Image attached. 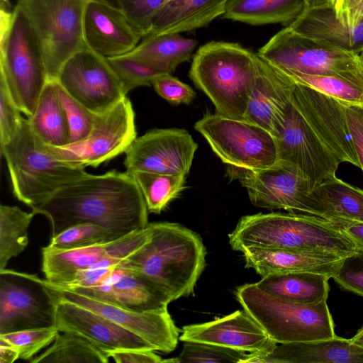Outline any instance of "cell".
<instances>
[{
    "instance_id": "ffe728a7",
    "label": "cell",
    "mask_w": 363,
    "mask_h": 363,
    "mask_svg": "<svg viewBox=\"0 0 363 363\" xmlns=\"http://www.w3.org/2000/svg\"><path fill=\"white\" fill-rule=\"evenodd\" d=\"M150 235L148 224L144 229L104 244L70 250L44 247L41 251L45 279L53 284L63 285L79 271L120 263L144 245Z\"/></svg>"
},
{
    "instance_id": "f5cc1de1",
    "label": "cell",
    "mask_w": 363,
    "mask_h": 363,
    "mask_svg": "<svg viewBox=\"0 0 363 363\" xmlns=\"http://www.w3.org/2000/svg\"><path fill=\"white\" fill-rule=\"evenodd\" d=\"M306 9L333 6L334 0H305Z\"/></svg>"
},
{
    "instance_id": "1f68e13d",
    "label": "cell",
    "mask_w": 363,
    "mask_h": 363,
    "mask_svg": "<svg viewBox=\"0 0 363 363\" xmlns=\"http://www.w3.org/2000/svg\"><path fill=\"white\" fill-rule=\"evenodd\" d=\"M35 135L55 147L69 144V128L55 80H48L38 99L33 114L27 118Z\"/></svg>"
},
{
    "instance_id": "60d3db41",
    "label": "cell",
    "mask_w": 363,
    "mask_h": 363,
    "mask_svg": "<svg viewBox=\"0 0 363 363\" xmlns=\"http://www.w3.org/2000/svg\"><path fill=\"white\" fill-rule=\"evenodd\" d=\"M55 84L69 128V144L80 142L89 134L96 114L71 96L57 80Z\"/></svg>"
},
{
    "instance_id": "ee69618b",
    "label": "cell",
    "mask_w": 363,
    "mask_h": 363,
    "mask_svg": "<svg viewBox=\"0 0 363 363\" xmlns=\"http://www.w3.org/2000/svg\"><path fill=\"white\" fill-rule=\"evenodd\" d=\"M332 279L342 289L363 297V250L344 257Z\"/></svg>"
},
{
    "instance_id": "6da1fadb",
    "label": "cell",
    "mask_w": 363,
    "mask_h": 363,
    "mask_svg": "<svg viewBox=\"0 0 363 363\" xmlns=\"http://www.w3.org/2000/svg\"><path fill=\"white\" fill-rule=\"evenodd\" d=\"M32 211L48 218L51 237L85 222L125 233L149 224V212L137 182L128 171L116 169L99 175L86 173Z\"/></svg>"
},
{
    "instance_id": "d6986e66",
    "label": "cell",
    "mask_w": 363,
    "mask_h": 363,
    "mask_svg": "<svg viewBox=\"0 0 363 363\" xmlns=\"http://www.w3.org/2000/svg\"><path fill=\"white\" fill-rule=\"evenodd\" d=\"M291 101L321 142L341 162L360 167L346 116V104L295 83Z\"/></svg>"
},
{
    "instance_id": "52a82bcc",
    "label": "cell",
    "mask_w": 363,
    "mask_h": 363,
    "mask_svg": "<svg viewBox=\"0 0 363 363\" xmlns=\"http://www.w3.org/2000/svg\"><path fill=\"white\" fill-rule=\"evenodd\" d=\"M257 55L277 70L343 78L363 87L358 54L300 35L288 26L259 48Z\"/></svg>"
},
{
    "instance_id": "3957f363",
    "label": "cell",
    "mask_w": 363,
    "mask_h": 363,
    "mask_svg": "<svg viewBox=\"0 0 363 363\" xmlns=\"http://www.w3.org/2000/svg\"><path fill=\"white\" fill-rule=\"evenodd\" d=\"M149 226L150 240L123 263L164 289L174 301L193 295L206 266L201 238L176 223H151Z\"/></svg>"
},
{
    "instance_id": "f907efd6",
    "label": "cell",
    "mask_w": 363,
    "mask_h": 363,
    "mask_svg": "<svg viewBox=\"0 0 363 363\" xmlns=\"http://www.w3.org/2000/svg\"><path fill=\"white\" fill-rule=\"evenodd\" d=\"M333 224L337 226L351 240L357 250H363L362 222L340 221Z\"/></svg>"
},
{
    "instance_id": "8d00e7d4",
    "label": "cell",
    "mask_w": 363,
    "mask_h": 363,
    "mask_svg": "<svg viewBox=\"0 0 363 363\" xmlns=\"http://www.w3.org/2000/svg\"><path fill=\"white\" fill-rule=\"evenodd\" d=\"M128 234L94 223L85 222L72 225L57 235L50 237L48 246L57 250L80 248L107 243Z\"/></svg>"
},
{
    "instance_id": "d4e9b609",
    "label": "cell",
    "mask_w": 363,
    "mask_h": 363,
    "mask_svg": "<svg viewBox=\"0 0 363 363\" xmlns=\"http://www.w3.org/2000/svg\"><path fill=\"white\" fill-rule=\"evenodd\" d=\"M363 363V348L351 339L332 338L277 344L263 353H250L244 363Z\"/></svg>"
},
{
    "instance_id": "681fc988",
    "label": "cell",
    "mask_w": 363,
    "mask_h": 363,
    "mask_svg": "<svg viewBox=\"0 0 363 363\" xmlns=\"http://www.w3.org/2000/svg\"><path fill=\"white\" fill-rule=\"evenodd\" d=\"M333 7L337 17L347 24L355 26L363 19V0H334Z\"/></svg>"
},
{
    "instance_id": "e0dca14e",
    "label": "cell",
    "mask_w": 363,
    "mask_h": 363,
    "mask_svg": "<svg viewBox=\"0 0 363 363\" xmlns=\"http://www.w3.org/2000/svg\"><path fill=\"white\" fill-rule=\"evenodd\" d=\"M33 276L53 296L70 301L104 316L140 336L155 351L169 353L177 345L180 330L176 326L168 309L133 311L54 285L37 275Z\"/></svg>"
},
{
    "instance_id": "f546056e",
    "label": "cell",
    "mask_w": 363,
    "mask_h": 363,
    "mask_svg": "<svg viewBox=\"0 0 363 363\" xmlns=\"http://www.w3.org/2000/svg\"><path fill=\"white\" fill-rule=\"evenodd\" d=\"M325 274L313 272H289L262 277L256 284L262 291L290 301L311 303L326 301L329 292Z\"/></svg>"
},
{
    "instance_id": "9f6ffc18",
    "label": "cell",
    "mask_w": 363,
    "mask_h": 363,
    "mask_svg": "<svg viewBox=\"0 0 363 363\" xmlns=\"http://www.w3.org/2000/svg\"><path fill=\"white\" fill-rule=\"evenodd\" d=\"M359 56L361 61L363 62V50L360 52V53L359 54Z\"/></svg>"
},
{
    "instance_id": "d590c367",
    "label": "cell",
    "mask_w": 363,
    "mask_h": 363,
    "mask_svg": "<svg viewBox=\"0 0 363 363\" xmlns=\"http://www.w3.org/2000/svg\"><path fill=\"white\" fill-rule=\"evenodd\" d=\"M128 172L140 187L149 213L160 214L185 188V175Z\"/></svg>"
},
{
    "instance_id": "44dd1931",
    "label": "cell",
    "mask_w": 363,
    "mask_h": 363,
    "mask_svg": "<svg viewBox=\"0 0 363 363\" xmlns=\"http://www.w3.org/2000/svg\"><path fill=\"white\" fill-rule=\"evenodd\" d=\"M51 296L55 303V327L59 332L79 335L107 355L111 352L125 349L155 350L140 336L104 316L70 301Z\"/></svg>"
},
{
    "instance_id": "ab89813d",
    "label": "cell",
    "mask_w": 363,
    "mask_h": 363,
    "mask_svg": "<svg viewBox=\"0 0 363 363\" xmlns=\"http://www.w3.org/2000/svg\"><path fill=\"white\" fill-rule=\"evenodd\" d=\"M182 350L176 357L177 363L238 362L244 363L248 354L243 350L218 345L184 342Z\"/></svg>"
},
{
    "instance_id": "d6a6232c",
    "label": "cell",
    "mask_w": 363,
    "mask_h": 363,
    "mask_svg": "<svg viewBox=\"0 0 363 363\" xmlns=\"http://www.w3.org/2000/svg\"><path fill=\"white\" fill-rule=\"evenodd\" d=\"M197 41L179 33H164L149 35L127 53L172 74L176 67L189 60L197 46Z\"/></svg>"
},
{
    "instance_id": "8992f818",
    "label": "cell",
    "mask_w": 363,
    "mask_h": 363,
    "mask_svg": "<svg viewBox=\"0 0 363 363\" xmlns=\"http://www.w3.org/2000/svg\"><path fill=\"white\" fill-rule=\"evenodd\" d=\"M235 297L277 344L335 337V326L326 301L304 303L273 296L255 283L238 287Z\"/></svg>"
},
{
    "instance_id": "4fadbf2b",
    "label": "cell",
    "mask_w": 363,
    "mask_h": 363,
    "mask_svg": "<svg viewBox=\"0 0 363 363\" xmlns=\"http://www.w3.org/2000/svg\"><path fill=\"white\" fill-rule=\"evenodd\" d=\"M57 82L95 114L107 111L126 96L122 82L107 57L87 46L66 61Z\"/></svg>"
},
{
    "instance_id": "7a4b0ae2",
    "label": "cell",
    "mask_w": 363,
    "mask_h": 363,
    "mask_svg": "<svg viewBox=\"0 0 363 363\" xmlns=\"http://www.w3.org/2000/svg\"><path fill=\"white\" fill-rule=\"evenodd\" d=\"M228 237L232 249L240 252L259 247L346 257L357 251L335 224L306 213L272 212L245 216Z\"/></svg>"
},
{
    "instance_id": "680465c9",
    "label": "cell",
    "mask_w": 363,
    "mask_h": 363,
    "mask_svg": "<svg viewBox=\"0 0 363 363\" xmlns=\"http://www.w3.org/2000/svg\"><path fill=\"white\" fill-rule=\"evenodd\" d=\"M363 108V107H362Z\"/></svg>"
},
{
    "instance_id": "b9f144b4",
    "label": "cell",
    "mask_w": 363,
    "mask_h": 363,
    "mask_svg": "<svg viewBox=\"0 0 363 363\" xmlns=\"http://www.w3.org/2000/svg\"><path fill=\"white\" fill-rule=\"evenodd\" d=\"M59 333L55 326L0 334V339L14 347L19 359L30 360L41 350L53 342Z\"/></svg>"
},
{
    "instance_id": "484cf974",
    "label": "cell",
    "mask_w": 363,
    "mask_h": 363,
    "mask_svg": "<svg viewBox=\"0 0 363 363\" xmlns=\"http://www.w3.org/2000/svg\"><path fill=\"white\" fill-rule=\"evenodd\" d=\"M241 252L245 267L255 269L261 277L289 272H313L332 278L345 257L330 253L259 247H247Z\"/></svg>"
},
{
    "instance_id": "f1b7e54d",
    "label": "cell",
    "mask_w": 363,
    "mask_h": 363,
    "mask_svg": "<svg viewBox=\"0 0 363 363\" xmlns=\"http://www.w3.org/2000/svg\"><path fill=\"white\" fill-rule=\"evenodd\" d=\"M229 0H170L155 16L149 35L181 33L208 26L222 16Z\"/></svg>"
},
{
    "instance_id": "7402d4cb",
    "label": "cell",
    "mask_w": 363,
    "mask_h": 363,
    "mask_svg": "<svg viewBox=\"0 0 363 363\" xmlns=\"http://www.w3.org/2000/svg\"><path fill=\"white\" fill-rule=\"evenodd\" d=\"M181 332L182 342L210 343L250 353L268 352L277 344L244 308L212 321L185 325Z\"/></svg>"
},
{
    "instance_id": "f35d334b",
    "label": "cell",
    "mask_w": 363,
    "mask_h": 363,
    "mask_svg": "<svg viewBox=\"0 0 363 363\" xmlns=\"http://www.w3.org/2000/svg\"><path fill=\"white\" fill-rule=\"evenodd\" d=\"M107 59L122 82L125 94L133 89L152 85L160 76L170 74L160 67L128 54Z\"/></svg>"
},
{
    "instance_id": "ba28073f",
    "label": "cell",
    "mask_w": 363,
    "mask_h": 363,
    "mask_svg": "<svg viewBox=\"0 0 363 363\" xmlns=\"http://www.w3.org/2000/svg\"><path fill=\"white\" fill-rule=\"evenodd\" d=\"M0 79L20 111L31 116L48 76L33 30L18 4L9 30L0 38Z\"/></svg>"
},
{
    "instance_id": "f6af8a7d",
    "label": "cell",
    "mask_w": 363,
    "mask_h": 363,
    "mask_svg": "<svg viewBox=\"0 0 363 363\" xmlns=\"http://www.w3.org/2000/svg\"><path fill=\"white\" fill-rule=\"evenodd\" d=\"M11 99L6 84L0 79V148L17 133L23 117Z\"/></svg>"
},
{
    "instance_id": "9c48e42d",
    "label": "cell",
    "mask_w": 363,
    "mask_h": 363,
    "mask_svg": "<svg viewBox=\"0 0 363 363\" xmlns=\"http://www.w3.org/2000/svg\"><path fill=\"white\" fill-rule=\"evenodd\" d=\"M87 0H18L38 43L48 80L86 45L83 17Z\"/></svg>"
},
{
    "instance_id": "6f0895ef",
    "label": "cell",
    "mask_w": 363,
    "mask_h": 363,
    "mask_svg": "<svg viewBox=\"0 0 363 363\" xmlns=\"http://www.w3.org/2000/svg\"><path fill=\"white\" fill-rule=\"evenodd\" d=\"M361 18H363V9H362V12H361Z\"/></svg>"
},
{
    "instance_id": "603a6c76",
    "label": "cell",
    "mask_w": 363,
    "mask_h": 363,
    "mask_svg": "<svg viewBox=\"0 0 363 363\" xmlns=\"http://www.w3.org/2000/svg\"><path fill=\"white\" fill-rule=\"evenodd\" d=\"M83 31L86 45L106 57L130 52L143 38L119 8L100 0H87Z\"/></svg>"
},
{
    "instance_id": "74e56055",
    "label": "cell",
    "mask_w": 363,
    "mask_h": 363,
    "mask_svg": "<svg viewBox=\"0 0 363 363\" xmlns=\"http://www.w3.org/2000/svg\"><path fill=\"white\" fill-rule=\"evenodd\" d=\"M281 73L289 77L295 83L311 87L347 104L363 107V87L350 81L333 76L313 75L294 72Z\"/></svg>"
},
{
    "instance_id": "cb8c5ba5",
    "label": "cell",
    "mask_w": 363,
    "mask_h": 363,
    "mask_svg": "<svg viewBox=\"0 0 363 363\" xmlns=\"http://www.w3.org/2000/svg\"><path fill=\"white\" fill-rule=\"evenodd\" d=\"M254 89L244 118L273 135L283 121L295 82L257 54Z\"/></svg>"
},
{
    "instance_id": "2e32d148",
    "label": "cell",
    "mask_w": 363,
    "mask_h": 363,
    "mask_svg": "<svg viewBox=\"0 0 363 363\" xmlns=\"http://www.w3.org/2000/svg\"><path fill=\"white\" fill-rule=\"evenodd\" d=\"M274 136L279 162L296 167L314 186L335 176L340 162L318 138L291 99Z\"/></svg>"
},
{
    "instance_id": "11a10c76",
    "label": "cell",
    "mask_w": 363,
    "mask_h": 363,
    "mask_svg": "<svg viewBox=\"0 0 363 363\" xmlns=\"http://www.w3.org/2000/svg\"><path fill=\"white\" fill-rule=\"evenodd\" d=\"M100 1H104L108 4H110L111 6L118 7V0H100Z\"/></svg>"
},
{
    "instance_id": "c3c4849f",
    "label": "cell",
    "mask_w": 363,
    "mask_h": 363,
    "mask_svg": "<svg viewBox=\"0 0 363 363\" xmlns=\"http://www.w3.org/2000/svg\"><path fill=\"white\" fill-rule=\"evenodd\" d=\"M153 350L125 349L108 354L117 363H177L176 358L162 359Z\"/></svg>"
},
{
    "instance_id": "277c9868",
    "label": "cell",
    "mask_w": 363,
    "mask_h": 363,
    "mask_svg": "<svg viewBox=\"0 0 363 363\" xmlns=\"http://www.w3.org/2000/svg\"><path fill=\"white\" fill-rule=\"evenodd\" d=\"M256 57L238 43L212 41L194 55L189 77L218 114L244 120L255 84Z\"/></svg>"
},
{
    "instance_id": "5b68a950",
    "label": "cell",
    "mask_w": 363,
    "mask_h": 363,
    "mask_svg": "<svg viewBox=\"0 0 363 363\" xmlns=\"http://www.w3.org/2000/svg\"><path fill=\"white\" fill-rule=\"evenodd\" d=\"M14 196L33 208L87 172L84 166L62 160L32 130L23 118L16 135L0 148Z\"/></svg>"
},
{
    "instance_id": "4316f807",
    "label": "cell",
    "mask_w": 363,
    "mask_h": 363,
    "mask_svg": "<svg viewBox=\"0 0 363 363\" xmlns=\"http://www.w3.org/2000/svg\"><path fill=\"white\" fill-rule=\"evenodd\" d=\"M288 27L335 48L359 54L363 50V19L352 26L336 16L333 6L305 9Z\"/></svg>"
},
{
    "instance_id": "9a60e30c",
    "label": "cell",
    "mask_w": 363,
    "mask_h": 363,
    "mask_svg": "<svg viewBox=\"0 0 363 363\" xmlns=\"http://www.w3.org/2000/svg\"><path fill=\"white\" fill-rule=\"evenodd\" d=\"M227 175L240 182L256 207L308 214L310 192L315 186L294 165L278 162L260 170L228 166Z\"/></svg>"
},
{
    "instance_id": "836d02e7",
    "label": "cell",
    "mask_w": 363,
    "mask_h": 363,
    "mask_svg": "<svg viewBox=\"0 0 363 363\" xmlns=\"http://www.w3.org/2000/svg\"><path fill=\"white\" fill-rule=\"evenodd\" d=\"M109 357L84 338L59 332L52 345L30 363H107Z\"/></svg>"
},
{
    "instance_id": "83f0119b",
    "label": "cell",
    "mask_w": 363,
    "mask_h": 363,
    "mask_svg": "<svg viewBox=\"0 0 363 363\" xmlns=\"http://www.w3.org/2000/svg\"><path fill=\"white\" fill-rule=\"evenodd\" d=\"M308 213L333 223H363V190L334 176L311 191Z\"/></svg>"
},
{
    "instance_id": "8fae6325",
    "label": "cell",
    "mask_w": 363,
    "mask_h": 363,
    "mask_svg": "<svg viewBox=\"0 0 363 363\" xmlns=\"http://www.w3.org/2000/svg\"><path fill=\"white\" fill-rule=\"evenodd\" d=\"M85 284L86 287H60L138 312L167 310L174 301L164 289L123 261L87 269Z\"/></svg>"
},
{
    "instance_id": "7bdbcfd3",
    "label": "cell",
    "mask_w": 363,
    "mask_h": 363,
    "mask_svg": "<svg viewBox=\"0 0 363 363\" xmlns=\"http://www.w3.org/2000/svg\"><path fill=\"white\" fill-rule=\"evenodd\" d=\"M170 0H118V7L135 30L145 38L157 13Z\"/></svg>"
},
{
    "instance_id": "5bb4252c",
    "label": "cell",
    "mask_w": 363,
    "mask_h": 363,
    "mask_svg": "<svg viewBox=\"0 0 363 363\" xmlns=\"http://www.w3.org/2000/svg\"><path fill=\"white\" fill-rule=\"evenodd\" d=\"M55 326V303L33 274L0 270V334Z\"/></svg>"
},
{
    "instance_id": "e575fe53",
    "label": "cell",
    "mask_w": 363,
    "mask_h": 363,
    "mask_svg": "<svg viewBox=\"0 0 363 363\" xmlns=\"http://www.w3.org/2000/svg\"><path fill=\"white\" fill-rule=\"evenodd\" d=\"M35 214L16 206H0V270L28 245V230Z\"/></svg>"
},
{
    "instance_id": "ac0fdd59",
    "label": "cell",
    "mask_w": 363,
    "mask_h": 363,
    "mask_svg": "<svg viewBox=\"0 0 363 363\" xmlns=\"http://www.w3.org/2000/svg\"><path fill=\"white\" fill-rule=\"evenodd\" d=\"M198 148L184 129H152L137 138L125 152L128 172L186 176Z\"/></svg>"
},
{
    "instance_id": "db71d44e",
    "label": "cell",
    "mask_w": 363,
    "mask_h": 363,
    "mask_svg": "<svg viewBox=\"0 0 363 363\" xmlns=\"http://www.w3.org/2000/svg\"><path fill=\"white\" fill-rule=\"evenodd\" d=\"M351 340L354 343L363 348V325L357 330V333Z\"/></svg>"
},
{
    "instance_id": "bcb514c9",
    "label": "cell",
    "mask_w": 363,
    "mask_h": 363,
    "mask_svg": "<svg viewBox=\"0 0 363 363\" xmlns=\"http://www.w3.org/2000/svg\"><path fill=\"white\" fill-rule=\"evenodd\" d=\"M152 86L159 96L173 105L189 104L196 96L195 91L190 86L171 74L157 77L153 82Z\"/></svg>"
},
{
    "instance_id": "7c38bea8",
    "label": "cell",
    "mask_w": 363,
    "mask_h": 363,
    "mask_svg": "<svg viewBox=\"0 0 363 363\" xmlns=\"http://www.w3.org/2000/svg\"><path fill=\"white\" fill-rule=\"evenodd\" d=\"M136 138L135 112L130 99L125 96L111 109L96 114L84 140L63 147L48 146L62 160L84 167H97L125 153Z\"/></svg>"
},
{
    "instance_id": "7dc6e473",
    "label": "cell",
    "mask_w": 363,
    "mask_h": 363,
    "mask_svg": "<svg viewBox=\"0 0 363 363\" xmlns=\"http://www.w3.org/2000/svg\"><path fill=\"white\" fill-rule=\"evenodd\" d=\"M346 116L354 145L363 172V108L346 104Z\"/></svg>"
},
{
    "instance_id": "4dcf8cb0",
    "label": "cell",
    "mask_w": 363,
    "mask_h": 363,
    "mask_svg": "<svg viewBox=\"0 0 363 363\" xmlns=\"http://www.w3.org/2000/svg\"><path fill=\"white\" fill-rule=\"evenodd\" d=\"M305 9V0H229L221 17L251 25L287 23Z\"/></svg>"
},
{
    "instance_id": "816d5d0a",
    "label": "cell",
    "mask_w": 363,
    "mask_h": 363,
    "mask_svg": "<svg viewBox=\"0 0 363 363\" xmlns=\"http://www.w3.org/2000/svg\"><path fill=\"white\" fill-rule=\"evenodd\" d=\"M18 359V351L10 344L0 339V363H13Z\"/></svg>"
},
{
    "instance_id": "30bf717a",
    "label": "cell",
    "mask_w": 363,
    "mask_h": 363,
    "mask_svg": "<svg viewBox=\"0 0 363 363\" xmlns=\"http://www.w3.org/2000/svg\"><path fill=\"white\" fill-rule=\"evenodd\" d=\"M194 128L228 166L260 170L279 162L274 136L255 123L217 113H206Z\"/></svg>"
}]
</instances>
